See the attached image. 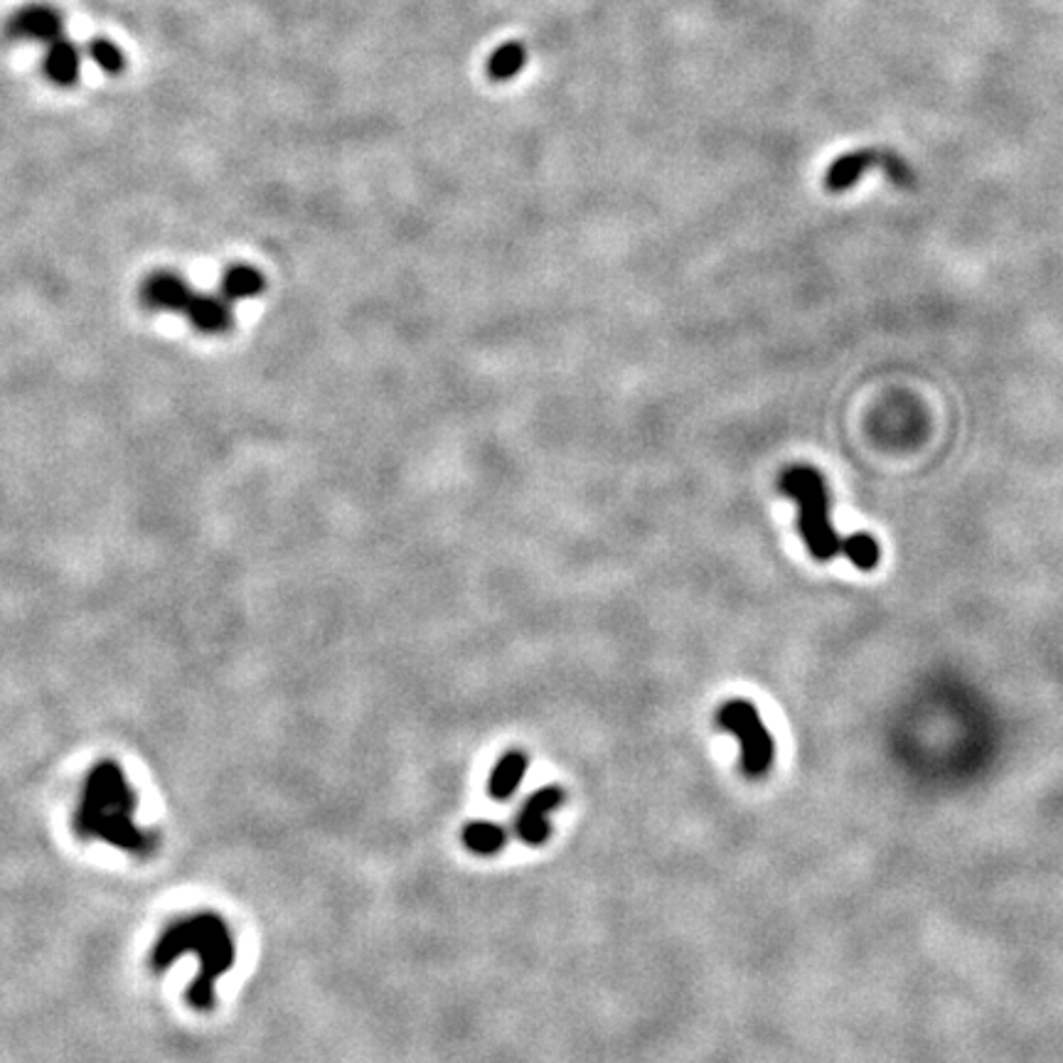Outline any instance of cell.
Listing matches in <instances>:
<instances>
[{
  "mask_svg": "<svg viewBox=\"0 0 1063 1063\" xmlns=\"http://www.w3.org/2000/svg\"><path fill=\"white\" fill-rule=\"evenodd\" d=\"M136 792L121 766L101 761L86 776L74 829L82 839H101L133 857H148L156 849V837L136 825Z\"/></svg>",
  "mask_w": 1063,
  "mask_h": 1063,
  "instance_id": "1",
  "label": "cell"
},
{
  "mask_svg": "<svg viewBox=\"0 0 1063 1063\" xmlns=\"http://www.w3.org/2000/svg\"><path fill=\"white\" fill-rule=\"evenodd\" d=\"M198 955L200 972L190 984V1004L198 1012H207L215 1004V982L231 970L237 958L235 939L227 923L215 913H198L172 923L153 948V970H168L182 955Z\"/></svg>",
  "mask_w": 1063,
  "mask_h": 1063,
  "instance_id": "2",
  "label": "cell"
},
{
  "mask_svg": "<svg viewBox=\"0 0 1063 1063\" xmlns=\"http://www.w3.org/2000/svg\"><path fill=\"white\" fill-rule=\"evenodd\" d=\"M783 495L798 502L800 537L817 562H829L843 554V539L829 522V492L825 478L810 466H790L780 478Z\"/></svg>",
  "mask_w": 1063,
  "mask_h": 1063,
  "instance_id": "3",
  "label": "cell"
},
{
  "mask_svg": "<svg viewBox=\"0 0 1063 1063\" xmlns=\"http://www.w3.org/2000/svg\"><path fill=\"white\" fill-rule=\"evenodd\" d=\"M721 731L731 733L741 747V771L749 778H763L776 761V739L763 724L756 704L747 700L724 702L717 712Z\"/></svg>",
  "mask_w": 1063,
  "mask_h": 1063,
  "instance_id": "4",
  "label": "cell"
},
{
  "mask_svg": "<svg viewBox=\"0 0 1063 1063\" xmlns=\"http://www.w3.org/2000/svg\"><path fill=\"white\" fill-rule=\"evenodd\" d=\"M564 790L559 786H542L522 803L515 815V835L529 847H542L552 837V817L564 805Z\"/></svg>",
  "mask_w": 1063,
  "mask_h": 1063,
  "instance_id": "5",
  "label": "cell"
},
{
  "mask_svg": "<svg viewBox=\"0 0 1063 1063\" xmlns=\"http://www.w3.org/2000/svg\"><path fill=\"white\" fill-rule=\"evenodd\" d=\"M64 33V17L60 11H55L52 5H25L21 11L13 13L11 21H8V35L13 40H25V43H45L50 45L55 40H60Z\"/></svg>",
  "mask_w": 1063,
  "mask_h": 1063,
  "instance_id": "6",
  "label": "cell"
},
{
  "mask_svg": "<svg viewBox=\"0 0 1063 1063\" xmlns=\"http://www.w3.org/2000/svg\"><path fill=\"white\" fill-rule=\"evenodd\" d=\"M192 296L186 278L172 272L151 274L141 286V301L151 311H188Z\"/></svg>",
  "mask_w": 1063,
  "mask_h": 1063,
  "instance_id": "7",
  "label": "cell"
},
{
  "mask_svg": "<svg viewBox=\"0 0 1063 1063\" xmlns=\"http://www.w3.org/2000/svg\"><path fill=\"white\" fill-rule=\"evenodd\" d=\"M527 766H529V759H527L525 751L512 749L507 753H502L495 766H492V771H490L488 796L492 800H500V803L502 800H510L519 790L522 780H525Z\"/></svg>",
  "mask_w": 1063,
  "mask_h": 1063,
  "instance_id": "8",
  "label": "cell"
},
{
  "mask_svg": "<svg viewBox=\"0 0 1063 1063\" xmlns=\"http://www.w3.org/2000/svg\"><path fill=\"white\" fill-rule=\"evenodd\" d=\"M188 318L190 323L198 327L202 333H227L235 325V315H231L229 301L225 296H212V294H195L188 306Z\"/></svg>",
  "mask_w": 1063,
  "mask_h": 1063,
  "instance_id": "9",
  "label": "cell"
},
{
  "mask_svg": "<svg viewBox=\"0 0 1063 1063\" xmlns=\"http://www.w3.org/2000/svg\"><path fill=\"white\" fill-rule=\"evenodd\" d=\"M82 72V50L70 37L50 43V50L45 55V74L57 86H74Z\"/></svg>",
  "mask_w": 1063,
  "mask_h": 1063,
  "instance_id": "10",
  "label": "cell"
},
{
  "mask_svg": "<svg viewBox=\"0 0 1063 1063\" xmlns=\"http://www.w3.org/2000/svg\"><path fill=\"white\" fill-rule=\"evenodd\" d=\"M892 156H882V153L874 151H862V153H849L839 160L833 163V168L827 170V188L833 192H843L847 188H852L855 182L862 178V172L869 170L876 163H888Z\"/></svg>",
  "mask_w": 1063,
  "mask_h": 1063,
  "instance_id": "11",
  "label": "cell"
},
{
  "mask_svg": "<svg viewBox=\"0 0 1063 1063\" xmlns=\"http://www.w3.org/2000/svg\"><path fill=\"white\" fill-rule=\"evenodd\" d=\"M461 839L468 852L478 857H495L505 849L507 833L505 827L492 823V820H470V823L463 825Z\"/></svg>",
  "mask_w": 1063,
  "mask_h": 1063,
  "instance_id": "12",
  "label": "cell"
},
{
  "mask_svg": "<svg viewBox=\"0 0 1063 1063\" xmlns=\"http://www.w3.org/2000/svg\"><path fill=\"white\" fill-rule=\"evenodd\" d=\"M527 64V47L512 40L500 45L495 52L490 55L488 60V76L495 82H510L512 76H517L522 72V67Z\"/></svg>",
  "mask_w": 1063,
  "mask_h": 1063,
  "instance_id": "13",
  "label": "cell"
},
{
  "mask_svg": "<svg viewBox=\"0 0 1063 1063\" xmlns=\"http://www.w3.org/2000/svg\"><path fill=\"white\" fill-rule=\"evenodd\" d=\"M264 286H266L264 276H261V272H256V268L231 266L225 274V278H222V296H225L229 303L241 301V298L259 296L264 291Z\"/></svg>",
  "mask_w": 1063,
  "mask_h": 1063,
  "instance_id": "14",
  "label": "cell"
},
{
  "mask_svg": "<svg viewBox=\"0 0 1063 1063\" xmlns=\"http://www.w3.org/2000/svg\"><path fill=\"white\" fill-rule=\"evenodd\" d=\"M843 554L862 572H872L882 559V549H879L876 539L867 532H857V535H849L843 539Z\"/></svg>",
  "mask_w": 1063,
  "mask_h": 1063,
  "instance_id": "15",
  "label": "cell"
},
{
  "mask_svg": "<svg viewBox=\"0 0 1063 1063\" xmlns=\"http://www.w3.org/2000/svg\"><path fill=\"white\" fill-rule=\"evenodd\" d=\"M92 60L101 67L106 74H121L126 70V55L119 45H114L109 37H92L86 45Z\"/></svg>",
  "mask_w": 1063,
  "mask_h": 1063,
  "instance_id": "16",
  "label": "cell"
}]
</instances>
